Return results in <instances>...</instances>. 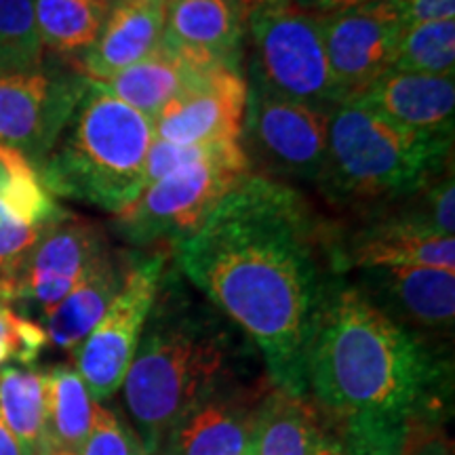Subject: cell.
I'll return each instance as SVG.
<instances>
[{
  "label": "cell",
  "mask_w": 455,
  "mask_h": 455,
  "mask_svg": "<svg viewBox=\"0 0 455 455\" xmlns=\"http://www.w3.org/2000/svg\"><path fill=\"white\" fill-rule=\"evenodd\" d=\"M395 3H398L403 7V4H409V3H411V0H395Z\"/></svg>",
  "instance_id": "obj_40"
},
{
  "label": "cell",
  "mask_w": 455,
  "mask_h": 455,
  "mask_svg": "<svg viewBox=\"0 0 455 455\" xmlns=\"http://www.w3.org/2000/svg\"><path fill=\"white\" fill-rule=\"evenodd\" d=\"M401 15H403V26L453 20L455 0H411L409 4H403Z\"/></svg>",
  "instance_id": "obj_32"
},
{
  "label": "cell",
  "mask_w": 455,
  "mask_h": 455,
  "mask_svg": "<svg viewBox=\"0 0 455 455\" xmlns=\"http://www.w3.org/2000/svg\"><path fill=\"white\" fill-rule=\"evenodd\" d=\"M251 173L243 141H228L215 155L144 188L127 209L114 215V230L140 251L158 243L175 247L196 235L215 207Z\"/></svg>",
  "instance_id": "obj_6"
},
{
  "label": "cell",
  "mask_w": 455,
  "mask_h": 455,
  "mask_svg": "<svg viewBox=\"0 0 455 455\" xmlns=\"http://www.w3.org/2000/svg\"><path fill=\"white\" fill-rule=\"evenodd\" d=\"M318 21L341 101L361 98L392 70L403 28L401 4L395 0H373L341 13L318 17Z\"/></svg>",
  "instance_id": "obj_11"
},
{
  "label": "cell",
  "mask_w": 455,
  "mask_h": 455,
  "mask_svg": "<svg viewBox=\"0 0 455 455\" xmlns=\"http://www.w3.org/2000/svg\"><path fill=\"white\" fill-rule=\"evenodd\" d=\"M398 266H424L455 272L453 236L432 232L405 204L395 213H386L371 224L361 226L348 236L338 235L335 238V275L344 276L346 272L355 270Z\"/></svg>",
  "instance_id": "obj_14"
},
{
  "label": "cell",
  "mask_w": 455,
  "mask_h": 455,
  "mask_svg": "<svg viewBox=\"0 0 455 455\" xmlns=\"http://www.w3.org/2000/svg\"><path fill=\"white\" fill-rule=\"evenodd\" d=\"M47 344V331L41 323L17 315L9 304L0 301V367H7L11 361L34 365Z\"/></svg>",
  "instance_id": "obj_29"
},
{
  "label": "cell",
  "mask_w": 455,
  "mask_h": 455,
  "mask_svg": "<svg viewBox=\"0 0 455 455\" xmlns=\"http://www.w3.org/2000/svg\"><path fill=\"white\" fill-rule=\"evenodd\" d=\"M238 333L212 304L192 298L175 270L164 272L121 386L133 428L152 455L190 409L238 384Z\"/></svg>",
  "instance_id": "obj_3"
},
{
  "label": "cell",
  "mask_w": 455,
  "mask_h": 455,
  "mask_svg": "<svg viewBox=\"0 0 455 455\" xmlns=\"http://www.w3.org/2000/svg\"><path fill=\"white\" fill-rule=\"evenodd\" d=\"M32 7L44 51L74 64L98 43L112 0H32Z\"/></svg>",
  "instance_id": "obj_24"
},
{
  "label": "cell",
  "mask_w": 455,
  "mask_h": 455,
  "mask_svg": "<svg viewBox=\"0 0 455 455\" xmlns=\"http://www.w3.org/2000/svg\"><path fill=\"white\" fill-rule=\"evenodd\" d=\"M169 0H112L98 43L74 61L87 81L101 83L161 47Z\"/></svg>",
  "instance_id": "obj_19"
},
{
  "label": "cell",
  "mask_w": 455,
  "mask_h": 455,
  "mask_svg": "<svg viewBox=\"0 0 455 455\" xmlns=\"http://www.w3.org/2000/svg\"><path fill=\"white\" fill-rule=\"evenodd\" d=\"M392 70L455 76V20L403 26Z\"/></svg>",
  "instance_id": "obj_27"
},
{
  "label": "cell",
  "mask_w": 455,
  "mask_h": 455,
  "mask_svg": "<svg viewBox=\"0 0 455 455\" xmlns=\"http://www.w3.org/2000/svg\"><path fill=\"white\" fill-rule=\"evenodd\" d=\"M44 53L32 0H0V74L43 66Z\"/></svg>",
  "instance_id": "obj_28"
},
{
  "label": "cell",
  "mask_w": 455,
  "mask_h": 455,
  "mask_svg": "<svg viewBox=\"0 0 455 455\" xmlns=\"http://www.w3.org/2000/svg\"><path fill=\"white\" fill-rule=\"evenodd\" d=\"M155 124L89 83L81 104L38 167L53 196L121 213L144 192Z\"/></svg>",
  "instance_id": "obj_4"
},
{
  "label": "cell",
  "mask_w": 455,
  "mask_h": 455,
  "mask_svg": "<svg viewBox=\"0 0 455 455\" xmlns=\"http://www.w3.org/2000/svg\"><path fill=\"white\" fill-rule=\"evenodd\" d=\"M236 4L241 9L244 24H247L251 17L266 13V11L284 7V4H289V0H236Z\"/></svg>",
  "instance_id": "obj_34"
},
{
  "label": "cell",
  "mask_w": 455,
  "mask_h": 455,
  "mask_svg": "<svg viewBox=\"0 0 455 455\" xmlns=\"http://www.w3.org/2000/svg\"><path fill=\"white\" fill-rule=\"evenodd\" d=\"M289 3L310 15L327 17L333 13H341V11L361 7V4L373 3V0H289Z\"/></svg>",
  "instance_id": "obj_33"
},
{
  "label": "cell",
  "mask_w": 455,
  "mask_h": 455,
  "mask_svg": "<svg viewBox=\"0 0 455 455\" xmlns=\"http://www.w3.org/2000/svg\"><path fill=\"white\" fill-rule=\"evenodd\" d=\"M352 101L371 108L407 129L453 135V76L390 70L379 81H375L361 98Z\"/></svg>",
  "instance_id": "obj_20"
},
{
  "label": "cell",
  "mask_w": 455,
  "mask_h": 455,
  "mask_svg": "<svg viewBox=\"0 0 455 455\" xmlns=\"http://www.w3.org/2000/svg\"><path fill=\"white\" fill-rule=\"evenodd\" d=\"M247 98L243 68H209L163 108L155 138L180 146L243 141Z\"/></svg>",
  "instance_id": "obj_13"
},
{
  "label": "cell",
  "mask_w": 455,
  "mask_h": 455,
  "mask_svg": "<svg viewBox=\"0 0 455 455\" xmlns=\"http://www.w3.org/2000/svg\"><path fill=\"white\" fill-rule=\"evenodd\" d=\"M108 249L110 243L98 224L70 213L34 247L21 272L15 301L36 306L44 318Z\"/></svg>",
  "instance_id": "obj_16"
},
{
  "label": "cell",
  "mask_w": 455,
  "mask_h": 455,
  "mask_svg": "<svg viewBox=\"0 0 455 455\" xmlns=\"http://www.w3.org/2000/svg\"><path fill=\"white\" fill-rule=\"evenodd\" d=\"M228 141H218V144H192V146H180L171 144V141H163L155 138L152 140L150 150H148L146 158V173H144V188H148L155 181L167 178L169 173L178 171L186 164L198 163L203 158L215 155L221 146Z\"/></svg>",
  "instance_id": "obj_31"
},
{
  "label": "cell",
  "mask_w": 455,
  "mask_h": 455,
  "mask_svg": "<svg viewBox=\"0 0 455 455\" xmlns=\"http://www.w3.org/2000/svg\"><path fill=\"white\" fill-rule=\"evenodd\" d=\"M268 386L238 382L204 398L164 436L156 455H251Z\"/></svg>",
  "instance_id": "obj_17"
},
{
  "label": "cell",
  "mask_w": 455,
  "mask_h": 455,
  "mask_svg": "<svg viewBox=\"0 0 455 455\" xmlns=\"http://www.w3.org/2000/svg\"><path fill=\"white\" fill-rule=\"evenodd\" d=\"M135 249H108L81 283L43 318L49 344L74 352L93 331L127 281Z\"/></svg>",
  "instance_id": "obj_21"
},
{
  "label": "cell",
  "mask_w": 455,
  "mask_h": 455,
  "mask_svg": "<svg viewBox=\"0 0 455 455\" xmlns=\"http://www.w3.org/2000/svg\"><path fill=\"white\" fill-rule=\"evenodd\" d=\"M0 301L13 304L21 272L41 238L70 212L55 201L34 164L13 148L0 146Z\"/></svg>",
  "instance_id": "obj_12"
},
{
  "label": "cell",
  "mask_w": 455,
  "mask_h": 455,
  "mask_svg": "<svg viewBox=\"0 0 455 455\" xmlns=\"http://www.w3.org/2000/svg\"><path fill=\"white\" fill-rule=\"evenodd\" d=\"M453 365L435 338L392 321L335 276L306 358V395L348 455H405L451 405Z\"/></svg>",
  "instance_id": "obj_2"
},
{
  "label": "cell",
  "mask_w": 455,
  "mask_h": 455,
  "mask_svg": "<svg viewBox=\"0 0 455 455\" xmlns=\"http://www.w3.org/2000/svg\"><path fill=\"white\" fill-rule=\"evenodd\" d=\"M247 84L243 135L251 146L249 158L255 156L275 175L316 181L325 164L333 108L281 98L253 81Z\"/></svg>",
  "instance_id": "obj_10"
},
{
  "label": "cell",
  "mask_w": 455,
  "mask_h": 455,
  "mask_svg": "<svg viewBox=\"0 0 455 455\" xmlns=\"http://www.w3.org/2000/svg\"><path fill=\"white\" fill-rule=\"evenodd\" d=\"M405 455H451V447H449L443 439L428 436V439L419 441L418 445L409 449Z\"/></svg>",
  "instance_id": "obj_35"
},
{
  "label": "cell",
  "mask_w": 455,
  "mask_h": 455,
  "mask_svg": "<svg viewBox=\"0 0 455 455\" xmlns=\"http://www.w3.org/2000/svg\"><path fill=\"white\" fill-rule=\"evenodd\" d=\"M34 455H78V453L68 451V449H61V447H55V445H44L41 451L34 453Z\"/></svg>",
  "instance_id": "obj_37"
},
{
  "label": "cell",
  "mask_w": 455,
  "mask_h": 455,
  "mask_svg": "<svg viewBox=\"0 0 455 455\" xmlns=\"http://www.w3.org/2000/svg\"><path fill=\"white\" fill-rule=\"evenodd\" d=\"M331 441L329 419L308 395L270 388L258 411L251 455H323Z\"/></svg>",
  "instance_id": "obj_22"
},
{
  "label": "cell",
  "mask_w": 455,
  "mask_h": 455,
  "mask_svg": "<svg viewBox=\"0 0 455 455\" xmlns=\"http://www.w3.org/2000/svg\"><path fill=\"white\" fill-rule=\"evenodd\" d=\"M453 135L403 127L358 101L331 110L327 155L316 184L344 204L407 198L443 173Z\"/></svg>",
  "instance_id": "obj_5"
},
{
  "label": "cell",
  "mask_w": 455,
  "mask_h": 455,
  "mask_svg": "<svg viewBox=\"0 0 455 455\" xmlns=\"http://www.w3.org/2000/svg\"><path fill=\"white\" fill-rule=\"evenodd\" d=\"M201 72L204 70L192 66L178 51L171 49L163 41L161 47L152 51L138 64L124 68L108 81L89 83L155 123L163 108L173 98H178Z\"/></svg>",
  "instance_id": "obj_23"
},
{
  "label": "cell",
  "mask_w": 455,
  "mask_h": 455,
  "mask_svg": "<svg viewBox=\"0 0 455 455\" xmlns=\"http://www.w3.org/2000/svg\"><path fill=\"white\" fill-rule=\"evenodd\" d=\"M0 455H30L28 449L15 439L3 418H0Z\"/></svg>",
  "instance_id": "obj_36"
},
{
  "label": "cell",
  "mask_w": 455,
  "mask_h": 455,
  "mask_svg": "<svg viewBox=\"0 0 455 455\" xmlns=\"http://www.w3.org/2000/svg\"><path fill=\"white\" fill-rule=\"evenodd\" d=\"M247 28L253 44L247 81L304 104H341L316 15L289 3L251 17Z\"/></svg>",
  "instance_id": "obj_7"
},
{
  "label": "cell",
  "mask_w": 455,
  "mask_h": 455,
  "mask_svg": "<svg viewBox=\"0 0 455 455\" xmlns=\"http://www.w3.org/2000/svg\"><path fill=\"white\" fill-rule=\"evenodd\" d=\"M352 284L379 312L413 331L451 335L455 321V272L424 266L355 270Z\"/></svg>",
  "instance_id": "obj_15"
},
{
  "label": "cell",
  "mask_w": 455,
  "mask_h": 455,
  "mask_svg": "<svg viewBox=\"0 0 455 455\" xmlns=\"http://www.w3.org/2000/svg\"><path fill=\"white\" fill-rule=\"evenodd\" d=\"M78 455H152L133 426L100 403L93 426Z\"/></svg>",
  "instance_id": "obj_30"
},
{
  "label": "cell",
  "mask_w": 455,
  "mask_h": 455,
  "mask_svg": "<svg viewBox=\"0 0 455 455\" xmlns=\"http://www.w3.org/2000/svg\"><path fill=\"white\" fill-rule=\"evenodd\" d=\"M169 253H144L135 249V258L121 293L101 316L74 355V369L95 401H106L121 390L146 321L155 306L158 289L164 278Z\"/></svg>",
  "instance_id": "obj_8"
},
{
  "label": "cell",
  "mask_w": 455,
  "mask_h": 455,
  "mask_svg": "<svg viewBox=\"0 0 455 455\" xmlns=\"http://www.w3.org/2000/svg\"><path fill=\"white\" fill-rule=\"evenodd\" d=\"M89 81L74 64L0 74V146L21 152L34 167L51 155L81 104Z\"/></svg>",
  "instance_id": "obj_9"
},
{
  "label": "cell",
  "mask_w": 455,
  "mask_h": 455,
  "mask_svg": "<svg viewBox=\"0 0 455 455\" xmlns=\"http://www.w3.org/2000/svg\"><path fill=\"white\" fill-rule=\"evenodd\" d=\"M0 418L30 455L49 445L44 373L0 367Z\"/></svg>",
  "instance_id": "obj_26"
},
{
  "label": "cell",
  "mask_w": 455,
  "mask_h": 455,
  "mask_svg": "<svg viewBox=\"0 0 455 455\" xmlns=\"http://www.w3.org/2000/svg\"><path fill=\"white\" fill-rule=\"evenodd\" d=\"M323 455H348V453H346V449L341 447L339 443L333 439V441H331V445H329V447L325 449V453H323Z\"/></svg>",
  "instance_id": "obj_38"
},
{
  "label": "cell",
  "mask_w": 455,
  "mask_h": 455,
  "mask_svg": "<svg viewBox=\"0 0 455 455\" xmlns=\"http://www.w3.org/2000/svg\"><path fill=\"white\" fill-rule=\"evenodd\" d=\"M244 26L236 0H169L163 41L201 70L241 68Z\"/></svg>",
  "instance_id": "obj_18"
},
{
  "label": "cell",
  "mask_w": 455,
  "mask_h": 455,
  "mask_svg": "<svg viewBox=\"0 0 455 455\" xmlns=\"http://www.w3.org/2000/svg\"><path fill=\"white\" fill-rule=\"evenodd\" d=\"M335 238L295 188L251 173L175 244V266L259 350L275 388L306 395L318 315L339 276Z\"/></svg>",
  "instance_id": "obj_1"
},
{
  "label": "cell",
  "mask_w": 455,
  "mask_h": 455,
  "mask_svg": "<svg viewBox=\"0 0 455 455\" xmlns=\"http://www.w3.org/2000/svg\"><path fill=\"white\" fill-rule=\"evenodd\" d=\"M49 445L81 453L100 403L91 396L72 365H55L44 371Z\"/></svg>",
  "instance_id": "obj_25"
},
{
  "label": "cell",
  "mask_w": 455,
  "mask_h": 455,
  "mask_svg": "<svg viewBox=\"0 0 455 455\" xmlns=\"http://www.w3.org/2000/svg\"><path fill=\"white\" fill-rule=\"evenodd\" d=\"M4 178H7V173H4V167H3V163H0V186H3Z\"/></svg>",
  "instance_id": "obj_39"
}]
</instances>
